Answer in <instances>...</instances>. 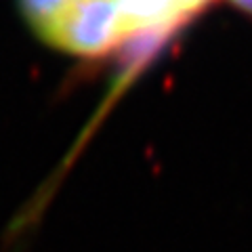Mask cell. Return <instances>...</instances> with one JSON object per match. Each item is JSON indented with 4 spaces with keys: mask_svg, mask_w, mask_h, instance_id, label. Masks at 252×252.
Here are the masks:
<instances>
[{
    "mask_svg": "<svg viewBox=\"0 0 252 252\" xmlns=\"http://www.w3.org/2000/svg\"><path fill=\"white\" fill-rule=\"evenodd\" d=\"M42 42L82 59H101L126 49L128 36L116 0H78Z\"/></svg>",
    "mask_w": 252,
    "mask_h": 252,
    "instance_id": "cell-1",
    "label": "cell"
},
{
    "mask_svg": "<svg viewBox=\"0 0 252 252\" xmlns=\"http://www.w3.org/2000/svg\"><path fill=\"white\" fill-rule=\"evenodd\" d=\"M78 0H17V11L30 30L40 38L65 15Z\"/></svg>",
    "mask_w": 252,
    "mask_h": 252,
    "instance_id": "cell-2",
    "label": "cell"
}]
</instances>
